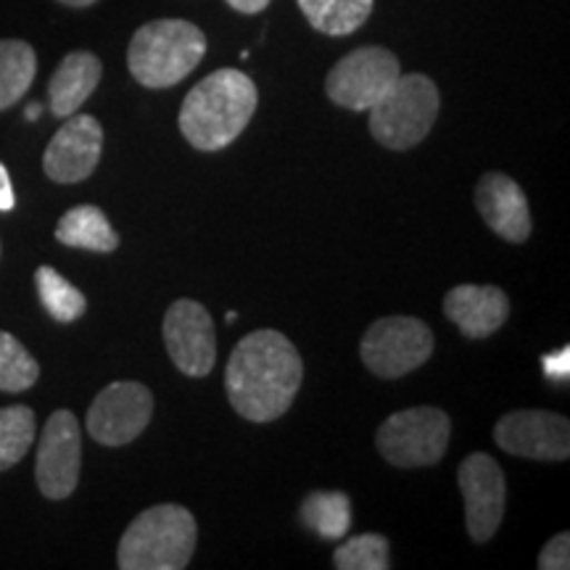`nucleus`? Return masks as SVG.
<instances>
[{
	"label": "nucleus",
	"instance_id": "obj_11",
	"mask_svg": "<svg viewBox=\"0 0 570 570\" xmlns=\"http://www.w3.org/2000/svg\"><path fill=\"white\" fill-rule=\"evenodd\" d=\"M164 344L175 367L190 377H206L217 362V331L206 306L180 298L164 317Z\"/></svg>",
	"mask_w": 570,
	"mask_h": 570
},
{
	"label": "nucleus",
	"instance_id": "obj_16",
	"mask_svg": "<svg viewBox=\"0 0 570 570\" xmlns=\"http://www.w3.org/2000/svg\"><path fill=\"white\" fill-rule=\"evenodd\" d=\"M444 315L462 336L481 341L494 336L510 317V298L497 285H454L444 298Z\"/></svg>",
	"mask_w": 570,
	"mask_h": 570
},
{
	"label": "nucleus",
	"instance_id": "obj_4",
	"mask_svg": "<svg viewBox=\"0 0 570 570\" xmlns=\"http://www.w3.org/2000/svg\"><path fill=\"white\" fill-rule=\"evenodd\" d=\"M196 518L180 504H156L140 512L119 541L122 570H183L196 552Z\"/></svg>",
	"mask_w": 570,
	"mask_h": 570
},
{
	"label": "nucleus",
	"instance_id": "obj_26",
	"mask_svg": "<svg viewBox=\"0 0 570 570\" xmlns=\"http://www.w3.org/2000/svg\"><path fill=\"white\" fill-rule=\"evenodd\" d=\"M537 566L541 570H568L570 568V533H558L539 552Z\"/></svg>",
	"mask_w": 570,
	"mask_h": 570
},
{
	"label": "nucleus",
	"instance_id": "obj_1",
	"mask_svg": "<svg viewBox=\"0 0 570 570\" xmlns=\"http://www.w3.org/2000/svg\"><path fill=\"white\" fill-rule=\"evenodd\" d=\"M304 362L277 331H254L233 348L225 386L233 410L252 423H269L288 412L302 389Z\"/></svg>",
	"mask_w": 570,
	"mask_h": 570
},
{
	"label": "nucleus",
	"instance_id": "obj_31",
	"mask_svg": "<svg viewBox=\"0 0 570 570\" xmlns=\"http://www.w3.org/2000/svg\"><path fill=\"white\" fill-rule=\"evenodd\" d=\"M38 114H40V106L35 104V106H30V109H27V119H38Z\"/></svg>",
	"mask_w": 570,
	"mask_h": 570
},
{
	"label": "nucleus",
	"instance_id": "obj_10",
	"mask_svg": "<svg viewBox=\"0 0 570 570\" xmlns=\"http://www.w3.org/2000/svg\"><path fill=\"white\" fill-rule=\"evenodd\" d=\"M154 415V394L142 383L106 386L88 410V433L104 446H125L146 431Z\"/></svg>",
	"mask_w": 570,
	"mask_h": 570
},
{
	"label": "nucleus",
	"instance_id": "obj_2",
	"mask_svg": "<svg viewBox=\"0 0 570 570\" xmlns=\"http://www.w3.org/2000/svg\"><path fill=\"white\" fill-rule=\"evenodd\" d=\"M259 90L240 69H217L185 96L180 132L198 151H223L252 122Z\"/></svg>",
	"mask_w": 570,
	"mask_h": 570
},
{
	"label": "nucleus",
	"instance_id": "obj_23",
	"mask_svg": "<svg viewBox=\"0 0 570 570\" xmlns=\"http://www.w3.org/2000/svg\"><path fill=\"white\" fill-rule=\"evenodd\" d=\"M35 441V412L24 404L0 410V473L24 460Z\"/></svg>",
	"mask_w": 570,
	"mask_h": 570
},
{
	"label": "nucleus",
	"instance_id": "obj_25",
	"mask_svg": "<svg viewBox=\"0 0 570 570\" xmlns=\"http://www.w3.org/2000/svg\"><path fill=\"white\" fill-rule=\"evenodd\" d=\"M333 566L338 570H389V541L381 533L346 539L333 554Z\"/></svg>",
	"mask_w": 570,
	"mask_h": 570
},
{
	"label": "nucleus",
	"instance_id": "obj_20",
	"mask_svg": "<svg viewBox=\"0 0 570 570\" xmlns=\"http://www.w3.org/2000/svg\"><path fill=\"white\" fill-rule=\"evenodd\" d=\"M38 75V56L24 40H0V111L27 96Z\"/></svg>",
	"mask_w": 570,
	"mask_h": 570
},
{
	"label": "nucleus",
	"instance_id": "obj_18",
	"mask_svg": "<svg viewBox=\"0 0 570 570\" xmlns=\"http://www.w3.org/2000/svg\"><path fill=\"white\" fill-rule=\"evenodd\" d=\"M56 238L59 244L71 248H88L96 254H109L117 252L119 235L114 230L109 217L98 206H75L59 219L56 227Z\"/></svg>",
	"mask_w": 570,
	"mask_h": 570
},
{
	"label": "nucleus",
	"instance_id": "obj_19",
	"mask_svg": "<svg viewBox=\"0 0 570 570\" xmlns=\"http://www.w3.org/2000/svg\"><path fill=\"white\" fill-rule=\"evenodd\" d=\"M296 3L317 32L344 38L365 24L375 0H296Z\"/></svg>",
	"mask_w": 570,
	"mask_h": 570
},
{
	"label": "nucleus",
	"instance_id": "obj_9",
	"mask_svg": "<svg viewBox=\"0 0 570 570\" xmlns=\"http://www.w3.org/2000/svg\"><path fill=\"white\" fill-rule=\"evenodd\" d=\"M82 468V433L77 417L69 410H56L40 433L35 479L42 497L67 499L80 483Z\"/></svg>",
	"mask_w": 570,
	"mask_h": 570
},
{
	"label": "nucleus",
	"instance_id": "obj_21",
	"mask_svg": "<svg viewBox=\"0 0 570 570\" xmlns=\"http://www.w3.org/2000/svg\"><path fill=\"white\" fill-rule=\"evenodd\" d=\"M298 515L320 539H344L352 525V502L344 491H312L302 502Z\"/></svg>",
	"mask_w": 570,
	"mask_h": 570
},
{
	"label": "nucleus",
	"instance_id": "obj_7",
	"mask_svg": "<svg viewBox=\"0 0 570 570\" xmlns=\"http://www.w3.org/2000/svg\"><path fill=\"white\" fill-rule=\"evenodd\" d=\"M360 354L370 373L394 381L431 360L433 331L417 317H383L367 327Z\"/></svg>",
	"mask_w": 570,
	"mask_h": 570
},
{
	"label": "nucleus",
	"instance_id": "obj_6",
	"mask_svg": "<svg viewBox=\"0 0 570 570\" xmlns=\"http://www.w3.org/2000/svg\"><path fill=\"white\" fill-rule=\"evenodd\" d=\"M452 420L439 407H412L377 428V452L394 468H428L446 454Z\"/></svg>",
	"mask_w": 570,
	"mask_h": 570
},
{
	"label": "nucleus",
	"instance_id": "obj_28",
	"mask_svg": "<svg viewBox=\"0 0 570 570\" xmlns=\"http://www.w3.org/2000/svg\"><path fill=\"white\" fill-rule=\"evenodd\" d=\"M17 206V196H13V185L9 169L0 164V212H11Z\"/></svg>",
	"mask_w": 570,
	"mask_h": 570
},
{
	"label": "nucleus",
	"instance_id": "obj_12",
	"mask_svg": "<svg viewBox=\"0 0 570 570\" xmlns=\"http://www.w3.org/2000/svg\"><path fill=\"white\" fill-rule=\"evenodd\" d=\"M494 441L515 458L562 462L570 458V423L558 412L518 410L499 420Z\"/></svg>",
	"mask_w": 570,
	"mask_h": 570
},
{
	"label": "nucleus",
	"instance_id": "obj_17",
	"mask_svg": "<svg viewBox=\"0 0 570 570\" xmlns=\"http://www.w3.org/2000/svg\"><path fill=\"white\" fill-rule=\"evenodd\" d=\"M104 77V63L96 53L75 51L63 56L48 82V106L53 117L67 119L82 109Z\"/></svg>",
	"mask_w": 570,
	"mask_h": 570
},
{
	"label": "nucleus",
	"instance_id": "obj_22",
	"mask_svg": "<svg viewBox=\"0 0 570 570\" xmlns=\"http://www.w3.org/2000/svg\"><path fill=\"white\" fill-rule=\"evenodd\" d=\"M35 285H38L40 302L46 306V312L56 323H75L85 315L88 309V298L80 288H75L67 277H61L53 267H40L35 273Z\"/></svg>",
	"mask_w": 570,
	"mask_h": 570
},
{
	"label": "nucleus",
	"instance_id": "obj_5",
	"mask_svg": "<svg viewBox=\"0 0 570 570\" xmlns=\"http://www.w3.org/2000/svg\"><path fill=\"white\" fill-rule=\"evenodd\" d=\"M441 96L425 75H399L386 96L370 109V135L389 151H410L433 130Z\"/></svg>",
	"mask_w": 570,
	"mask_h": 570
},
{
	"label": "nucleus",
	"instance_id": "obj_30",
	"mask_svg": "<svg viewBox=\"0 0 570 570\" xmlns=\"http://www.w3.org/2000/svg\"><path fill=\"white\" fill-rule=\"evenodd\" d=\"M56 3L69 6V9H88V6H96L98 0H56Z\"/></svg>",
	"mask_w": 570,
	"mask_h": 570
},
{
	"label": "nucleus",
	"instance_id": "obj_15",
	"mask_svg": "<svg viewBox=\"0 0 570 570\" xmlns=\"http://www.w3.org/2000/svg\"><path fill=\"white\" fill-rule=\"evenodd\" d=\"M475 206L483 223L508 244H525L531 235V209L523 188L502 173L481 177L475 188Z\"/></svg>",
	"mask_w": 570,
	"mask_h": 570
},
{
	"label": "nucleus",
	"instance_id": "obj_13",
	"mask_svg": "<svg viewBox=\"0 0 570 570\" xmlns=\"http://www.w3.org/2000/svg\"><path fill=\"white\" fill-rule=\"evenodd\" d=\"M104 151V127L90 114H71L48 142L42 169L53 183H82L96 173Z\"/></svg>",
	"mask_w": 570,
	"mask_h": 570
},
{
	"label": "nucleus",
	"instance_id": "obj_8",
	"mask_svg": "<svg viewBox=\"0 0 570 570\" xmlns=\"http://www.w3.org/2000/svg\"><path fill=\"white\" fill-rule=\"evenodd\" d=\"M402 75L399 59L389 48L365 46L344 56L327 71L325 92L333 104L348 111H370Z\"/></svg>",
	"mask_w": 570,
	"mask_h": 570
},
{
	"label": "nucleus",
	"instance_id": "obj_14",
	"mask_svg": "<svg viewBox=\"0 0 570 570\" xmlns=\"http://www.w3.org/2000/svg\"><path fill=\"white\" fill-rule=\"evenodd\" d=\"M460 489L465 497V523L470 539L489 541L499 531L504 518V475L494 458L475 452L462 460L460 465Z\"/></svg>",
	"mask_w": 570,
	"mask_h": 570
},
{
	"label": "nucleus",
	"instance_id": "obj_27",
	"mask_svg": "<svg viewBox=\"0 0 570 570\" xmlns=\"http://www.w3.org/2000/svg\"><path fill=\"white\" fill-rule=\"evenodd\" d=\"M544 373H547V377H550V381H554V383H566L568 381V375H570V352L568 348H560V352H554V354H547L544 360Z\"/></svg>",
	"mask_w": 570,
	"mask_h": 570
},
{
	"label": "nucleus",
	"instance_id": "obj_3",
	"mask_svg": "<svg viewBox=\"0 0 570 570\" xmlns=\"http://www.w3.org/2000/svg\"><path fill=\"white\" fill-rule=\"evenodd\" d=\"M206 56L202 27L185 19H156L132 35L127 67L142 88L164 90L183 82Z\"/></svg>",
	"mask_w": 570,
	"mask_h": 570
},
{
	"label": "nucleus",
	"instance_id": "obj_29",
	"mask_svg": "<svg viewBox=\"0 0 570 570\" xmlns=\"http://www.w3.org/2000/svg\"><path fill=\"white\" fill-rule=\"evenodd\" d=\"M225 3L240 13H259L267 9L269 0H225Z\"/></svg>",
	"mask_w": 570,
	"mask_h": 570
},
{
	"label": "nucleus",
	"instance_id": "obj_24",
	"mask_svg": "<svg viewBox=\"0 0 570 570\" xmlns=\"http://www.w3.org/2000/svg\"><path fill=\"white\" fill-rule=\"evenodd\" d=\"M40 377L38 360L19 344L11 333L0 331V391L21 394L32 389Z\"/></svg>",
	"mask_w": 570,
	"mask_h": 570
}]
</instances>
